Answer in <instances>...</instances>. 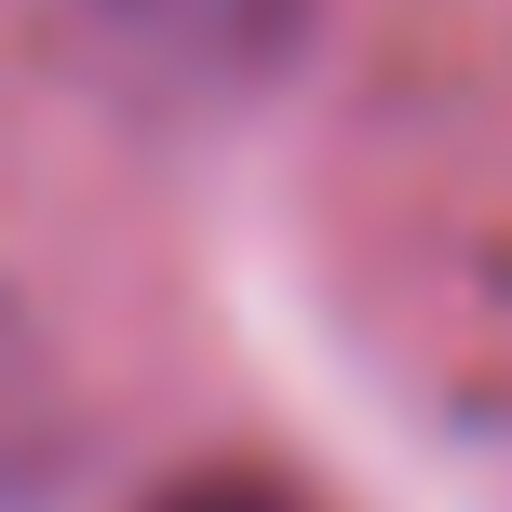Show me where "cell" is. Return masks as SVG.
I'll return each instance as SVG.
<instances>
[{
    "label": "cell",
    "mask_w": 512,
    "mask_h": 512,
    "mask_svg": "<svg viewBox=\"0 0 512 512\" xmlns=\"http://www.w3.org/2000/svg\"><path fill=\"white\" fill-rule=\"evenodd\" d=\"M81 27H95L108 54H122L135 81H162V95H256V81H283V54L310 41V0H68Z\"/></svg>",
    "instance_id": "1"
},
{
    "label": "cell",
    "mask_w": 512,
    "mask_h": 512,
    "mask_svg": "<svg viewBox=\"0 0 512 512\" xmlns=\"http://www.w3.org/2000/svg\"><path fill=\"white\" fill-rule=\"evenodd\" d=\"M81 459V391H68V351L41 337V310L0 297V512L54 499Z\"/></svg>",
    "instance_id": "2"
},
{
    "label": "cell",
    "mask_w": 512,
    "mask_h": 512,
    "mask_svg": "<svg viewBox=\"0 0 512 512\" xmlns=\"http://www.w3.org/2000/svg\"><path fill=\"white\" fill-rule=\"evenodd\" d=\"M135 512H310L297 486H270V472H189V486L135 499Z\"/></svg>",
    "instance_id": "3"
}]
</instances>
